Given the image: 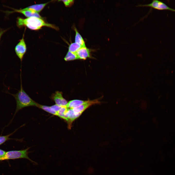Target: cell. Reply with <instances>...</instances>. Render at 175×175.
<instances>
[{
  "mask_svg": "<svg viewBox=\"0 0 175 175\" xmlns=\"http://www.w3.org/2000/svg\"><path fill=\"white\" fill-rule=\"evenodd\" d=\"M17 24L19 27L23 26L27 27L29 29L33 30H37L43 26L50 27L56 30L58 28L52 24L45 22L43 19L35 17L23 18L18 17L17 20Z\"/></svg>",
  "mask_w": 175,
  "mask_h": 175,
  "instance_id": "1",
  "label": "cell"
},
{
  "mask_svg": "<svg viewBox=\"0 0 175 175\" xmlns=\"http://www.w3.org/2000/svg\"><path fill=\"white\" fill-rule=\"evenodd\" d=\"M22 83L20 89L16 94L13 95L16 102V113L23 108L29 106L38 107L39 104L32 99L23 89Z\"/></svg>",
  "mask_w": 175,
  "mask_h": 175,
  "instance_id": "2",
  "label": "cell"
},
{
  "mask_svg": "<svg viewBox=\"0 0 175 175\" xmlns=\"http://www.w3.org/2000/svg\"><path fill=\"white\" fill-rule=\"evenodd\" d=\"M30 148L29 147L22 150H13L6 152L3 160L23 158L27 159L35 164H37L36 162L32 160L28 156V154L30 152L28 151Z\"/></svg>",
  "mask_w": 175,
  "mask_h": 175,
  "instance_id": "3",
  "label": "cell"
},
{
  "mask_svg": "<svg viewBox=\"0 0 175 175\" xmlns=\"http://www.w3.org/2000/svg\"><path fill=\"white\" fill-rule=\"evenodd\" d=\"M136 6L149 7L159 10H167L175 12V9L168 7L163 2L157 0H153L152 2L149 4H139Z\"/></svg>",
  "mask_w": 175,
  "mask_h": 175,
  "instance_id": "4",
  "label": "cell"
},
{
  "mask_svg": "<svg viewBox=\"0 0 175 175\" xmlns=\"http://www.w3.org/2000/svg\"><path fill=\"white\" fill-rule=\"evenodd\" d=\"M101 98L92 100H88L86 103L72 109L76 114H81L86 109L92 105L101 103L99 100Z\"/></svg>",
  "mask_w": 175,
  "mask_h": 175,
  "instance_id": "5",
  "label": "cell"
},
{
  "mask_svg": "<svg viewBox=\"0 0 175 175\" xmlns=\"http://www.w3.org/2000/svg\"><path fill=\"white\" fill-rule=\"evenodd\" d=\"M24 36L16 45L15 49L16 54L21 61L23 60L27 49Z\"/></svg>",
  "mask_w": 175,
  "mask_h": 175,
  "instance_id": "6",
  "label": "cell"
},
{
  "mask_svg": "<svg viewBox=\"0 0 175 175\" xmlns=\"http://www.w3.org/2000/svg\"><path fill=\"white\" fill-rule=\"evenodd\" d=\"M51 98L55 102V104L61 106H66L68 103L63 96L61 92L55 91L52 94Z\"/></svg>",
  "mask_w": 175,
  "mask_h": 175,
  "instance_id": "7",
  "label": "cell"
},
{
  "mask_svg": "<svg viewBox=\"0 0 175 175\" xmlns=\"http://www.w3.org/2000/svg\"><path fill=\"white\" fill-rule=\"evenodd\" d=\"M81 115L80 114H76L72 108H68L66 113V116L67 120L66 122L69 129H70L71 128L73 122Z\"/></svg>",
  "mask_w": 175,
  "mask_h": 175,
  "instance_id": "8",
  "label": "cell"
},
{
  "mask_svg": "<svg viewBox=\"0 0 175 175\" xmlns=\"http://www.w3.org/2000/svg\"><path fill=\"white\" fill-rule=\"evenodd\" d=\"M75 53L78 59L86 60L91 57L90 51L86 46L82 47Z\"/></svg>",
  "mask_w": 175,
  "mask_h": 175,
  "instance_id": "9",
  "label": "cell"
},
{
  "mask_svg": "<svg viewBox=\"0 0 175 175\" xmlns=\"http://www.w3.org/2000/svg\"><path fill=\"white\" fill-rule=\"evenodd\" d=\"M14 12L21 13L27 18L35 17L43 19V18L38 13L31 10H22L21 9H14V11L10 12L11 13Z\"/></svg>",
  "mask_w": 175,
  "mask_h": 175,
  "instance_id": "10",
  "label": "cell"
},
{
  "mask_svg": "<svg viewBox=\"0 0 175 175\" xmlns=\"http://www.w3.org/2000/svg\"><path fill=\"white\" fill-rule=\"evenodd\" d=\"M49 2L44 3L33 5L21 9L22 10H31L38 13L42 10Z\"/></svg>",
  "mask_w": 175,
  "mask_h": 175,
  "instance_id": "11",
  "label": "cell"
},
{
  "mask_svg": "<svg viewBox=\"0 0 175 175\" xmlns=\"http://www.w3.org/2000/svg\"><path fill=\"white\" fill-rule=\"evenodd\" d=\"M87 100L75 99L69 101L66 107L68 108H73L78 106L87 102Z\"/></svg>",
  "mask_w": 175,
  "mask_h": 175,
  "instance_id": "12",
  "label": "cell"
},
{
  "mask_svg": "<svg viewBox=\"0 0 175 175\" xmlns=\"http://www.w3.org/2000/svg\"><path fill=\"white\" fill-rule=\"evenodd\" d=\"M74 29L75 32V42L79 44L82 47L86 46L83 39L78 32L76 28L74 27Z\"/></svg>",
  "mask_w": 175,
  "mask_h": 175,
  "instance_id": "13",
  "label": "cell"
},
{
  "mask_svg": "<svg viewBox=\"0 0 175 175\" xmlns=\"http://www.w3.org/2000/svg\"><path fill=\"white\" fill-rule=\"evenodd\" d=\"M66 61H70L78 59L75 53L68 51L64 58Z\"/></svg>",
  "mask_w": 175,
  "mask_h": 175,
  "instance_id": "14",
  "label": "cell"
},
{
  "mask_svg": "<svg viewBox=\"0 0 175 175\" xmlns=\"http://www.w3.org/2000/svg\"><path fill=\"white\" fill-rule=\"evenodd\" d=\"M82 47H83L76 43H71L69 45L68 51L75 53Z\"/></svg>",
  "mask_w": 175,
  "mask_h": 175,
  "instance_id": "15",
  "label": "cell"
},
{
  "mask_svg": "<svg viewBox=\"0 0 175 175\" xmlns=\"http://www.w3.org/2000/svg\"><path fill=\"white\" fill-rule=\"evenodd\" d=\"M39 108L53 115L58 116V114L56 112L54 111L51 108L50 106L44 105L39 104L38 107Z\"/></svg>",
  "mask_w": 175,
  "mask_h": 175,
  "instance_id": "16",
  "label": "cell"
},
{
  "mask_svg": "<svg viewBox=\"0 0 175 175\" xmlns=\"http://www.w3.org/2000/svg\"><path fill=\"white\" fill-rule=\"evenodd\" d=\"M59 1H62L66 7H70L74 3V0H60Z\"/></svg>",
  "mask_w": 175,
  "mask_h": 175,
  "instance_id": "17",
  "label": "cell"
},
{
  "mask_svg": "<svg viewBox=\"0 0 175 175\" xmlns=\"http://www.w3.org/2000/svg\"><path fill=\"white\" fill-rule=\"evenodd\" d=\"M10 135V134L6 136H0V145L7 140Z\"/></svg>",
  "mask_w": 175,
  "mask_h": 175,
  "instance_id": "18",
  "label": "cell"
},
{
  "mask_svg": "<svg viewBox=\"0 0 175 175\" xmlns=\"http://www.w3.org/2000/svg\"><path fill=\"white\" fill-rule=\"evenodd\" d=\"M50 106L52 110L56 112L57 113L61 107L56 104Z\"/></svg>",
  "mask_w": 175,
  "mask_h": 175,
  "instance_id": "19",
  "label": "cell"
},
{
  "mask_svg": "<svg viewBox=\"0 0 175 175\" xmlns=\"http://www.w3.org/2000/svg\"><path fill=\"white\" fill-rule=\"evenodd\" d=\"M6 152L5 151L0 149V160H3V159L4 157Z\"/></svg>",
  "mask_w": 175,
  "mask_h": 175,
  "instance_id": "20",
  "label": "cell"
},
{
  "mask_svg": "<svg viewBox=\"0 0 175 175\" xmlns=\"http://www.w3.org/2000/svg\"><path fill=\"white\" fill-rule=\"evenodd\" d=\"M7 30V29H0V36H1Z\"/></svg>",
  "mask_w": 175,
  "mask_h": 175,
  "instance_id": "21",
  "label": "cell"
},
{
  "mask_svg": "<svg viewBox=\"0 0 175 175\" xmlns=\"http://www.w3.org/2000/svg\"><path fill=\"white\" fill-rule=\"evenodd\" d=\"M1 36H0V38H1Z\"/></svg>",
  "mask_w": 175,
  "mask_h": 175,
  "instance_id": "22",
  "label": "cell"
}]
</instances>
